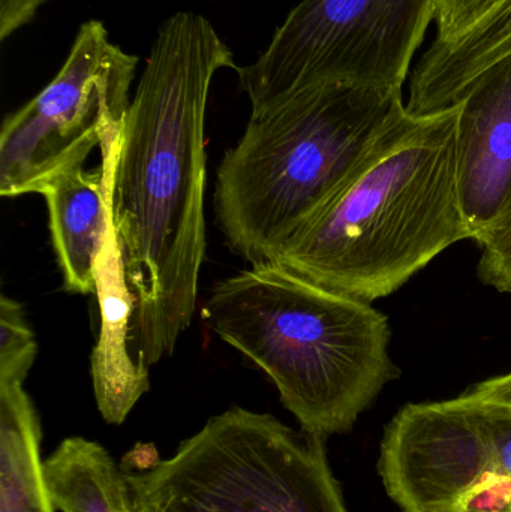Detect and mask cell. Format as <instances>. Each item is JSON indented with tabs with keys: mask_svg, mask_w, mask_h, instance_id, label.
<instances>
[{
	"mask_svg": "<svg viewBox=\"0 0 511 512\" xmlns=\"http://www.w3.org/2000/svg\"><path fill=\"white\" fill-rule=\"evenodd\" d=\"M236 68L204 15L159 26L131 99L111 173L113 225L134 300L131 349L143 369L171 357L197 306L206 255L207 101Z\"/></svg>",
	"mask_w": 511,
	"mask_h": 512,
	"instance_id": "obj_1",
	"label": "cell"
},
{
	"mask_svg": "<svg viewBox=\"0 0 511 512\" xmlns=\"http://www.w3.org/2000/svg\"><path fill=\"white\" fill-rule=\"evenodd\" d=\"M459 110L405 113L276 264L372 303L470 239L456 174Z\"/></svg>",
	"mask_w": 511,
	"mask_h": 512,
	"instance_id": "obj_2",
	"label": "cell"
},
{
	"mask_svg": "<svg viewBox=\"0 0 511 512\" xmlns=\"http://www.w3.org/2000/svg\"><path fill=\"white\" fill-rule=\"evenodd\" d=\"M201 315L269 376L282 405L311 435L350 432L399 376L383 313L276 262L216 283Z\"/></svg>",
	"mask_w": 511,
	"mask_h": 512,
	"instance_id": "obj_3",
	"label": "cell"
},
{
	"mask_svg": "<svg viewBox=\"0 0 511 512\" xmlns=\"http://www.w3.org/2000/svg\"><path fill=\"white\" fill-rule=\"evenodd\" d=\"M405 113L402 90L344 83L314 84L251 107L216 182L228 248L252 265L275 262Z\"/></svg>",
	"mask_w": 511,
	"mask_h": 512,
	"instance_id": "obj_4",
	"label": "cell"
},
{
	"mask_svg": "<svg viewBox=\"0 0 511 512\" xmlns=\"http://www.w3.org/2000/svg\"><path fill=\"white\" fill-rule=\"evenodd\" d=\"M326 438L270 414L228 409L171 459L125 472L134 512H348Z\"/></svg>",
	"mask_w": 511,
	"mask_h": 512,
	"instance_id": "obj_5",
	"label": "cell"
},
{
	"mask_svg": "<svg viewBox=\"0 0 511 512\" xmlns=\"http://www.w3.org/2000/svg\"><path fill=\"white\" fill-rule=\"evenodd\" d=\"M438 0H302L251 65V107L323 83L402 90Z\"/></svg>",
	"mask_w": 511,
	"mask_h": 512,
	"instance_id": "obj_6",
	"label": "cell"
},
{
	"mask_svg": "<svg viewBox=\"0 0 511 512\" xmlns=\"http://www.w3.org/2000/svg\"><path fill=\"white\" fill-rule=\"evenodd\" d=\"M137 66L138 57L111 42L101 21L81 24L56 77L3 122L0 195L42 194L120 134Z\"/></svg>",
	"mask_w": 511,
	"mask_h": 512,
	"instance_id": "obj_7",
	"label": "cell"
},
{
	"mask_svg": "<svg viewBox=\"0 0 511 512\" xmlns=\"http://www.w3.org/2000/svg\"><path fill=\"white\" fill-rule=\"evenodd\" d=\"M380 474L405 512H441L498 474L495 403L465 393L446 402L407 405L381 445Z\"/></svg>",
	"mask_w": 511,
	"mask_h": 512,
	"instance_id": "obj_8",
	"label": "cell"
},
{
	"mask_svg": "<svg viewBox=\"0 0 511 512\" xmlns=\"http://www.w3.org/2000/svg\"><path fill=\"white\" fill-rule=\"evenodd\" d=\"M456 174L471 240L485 248L511 230V54L459 102Z\"/></svg>",
	"mask_w": 511,
	"mask_h": 512,
	"instance_id": "obj_9",
	"label": "cell"
},
{
	"mask_svg": "<svg viewBox=\"0 0 511 512\" xmlns=\"http://www.w3.org/2000/svg\"><path fill=\"white\" fill-rule=\"evenodd\" d=\"M120 134L102 141L98 168H72L54 179L41 194L47 201L51 239L63 283L66 291L74 294H95L96 264L113 221L111 173Z\"/></svg>",
	"mask_w": 511,
	"mask_h": 512,
	"instance_id": "obj_10",
	"label": "cell"
},
{
	"mask_svg": "<svg viewBox=\"0 0 511 512\" xmlns=\"http://www.w3.org/2000/svg\"><path fill=\"white\" fill-rule=\"evenodd\" d=\"M95 294L101 330L92 354L93 391L102 418L119 426L149 390V370L132 355L134 300L113 221L96 264Z\"/></svg>",
	"mask_w": 511,
	"mask_h": 512,
	"instance_id": "obj_11",
	"label": "cell"
},
{
	"mask_svg": "<svg viewBox=\"0 0 511 512\" xmlns=\"http://www.w3.org/2000/svg\"><path fill=\"white\" fill-rule=\"evenodd\" d=\"M510 54L511 0H503L458 41L431 45L414 68L407 113L426 116L455 107L486 69Z\"/></svg>",
	"mask_w": 511,
	"mask_h": 512,
	"instance_id": "obj_12",
	"label": "cell"
},
{
	"mask_svg": "<svg viewBox=\"0 0 511 512\" xmlns=\"http://www.w3.org/2000/svg\"><path fill=\"white\" fill-rule=\"evenodd\" d=\"M41 423L20 382L0 384V512H54L41 460Z\"/></svg>",
	"mask_w": 511,
	"mask_h": 512,
	"instance_id": "obj_13",
	"label": "cell"
},
{
	"mask_svg": "<svg viewBox=\"0 0 511 512\" xmlns=\"http://www.w3.org/2000/svg\"><path fill=\"white\" fill-rule=\"evenodd\" d=\"M42 469L56 510L134 512L125 471L98 442L81 436L63 439Z\"/></svg>",
	"mask_w": 511,
	"mask_h": 512,
	"instance_id": "obj_14",
	"label": "cell"
},
{
	"mask_svg": "<svg viewBox=\"0 0 511 512\" xmlns=\"http://www.w3.org/2000/svg\"><path fill=\"white\" fill-rule=\"evenodd\" d=\"M38 354L33 331L27 324L23 306L2 295L0 300V384H23Z\"/></svg>",
	"mask_w": 511,
	"mask_h": 512,
	"instance_id": "obj_15",
	"label": "cell"
},
{
	"mask_svg": "<svg viewBox=\"0 0 511 512\" xmlns=\"http://www.w3.org/2000/svg\"><path fill=\"white\" fill-rule=\"evenodd\" d=\"M503 0H438V44H452L467 35Z\"/></svg>",
	"mask_w": 511,
	"mask_h": 512,
	"instance_id": "obj_16",
	"label": "cell"
},
{
	"mask_svg": "<svg viewBox=\"0 0 511 512\" xmlns=\"http://www.w3.org/2000/svg\"><path fill=\"white\" fill-rule=\"evenodd\" d=\"M461 512H511V478L491 475L459 501Z\"/></svg>",
	"mask_w": 511,
	"mask_h": 512,
	"instance_id": "obj_17",
	"label": "cell"
},
{
	"mask_svg": "<svg viewBox=\"0 0 511 512\" xmlns=\"http://www.w3.org/2000/svg\"><path fill=\"white\" fill-rule=\"evenodd\" d=\"M479 276L486 285L501 292H511V230L485 246Z\"/></svg>",
	"mask_w": 511,
	"mask_h": 512,
	"instance_id": "obj_18",
	"label": "cell"
},
{
	"mask_svg": "<svg viewBox=\"0 0 511 512\" xmlns=\"http://www.w3.org/2000/svg\"><path fill=\"white\" fill-rule=\"evenodd\" d=\"M47 0H0V39L17 32L35 17Z\"/></svg>",
	"mask_w": 511,
	"mask_h": 512,
	"instance_id": "obj_19",
	"label": "cell"
},
{
	"mask_svg": "<svg viewBox=\"0 0 511 512\" xmlns=\"http://www.w3.org/2000/svg\"><path fill=\"white\" fill-rule=\"evenodd\" d=\"M470 396L511 406V373L480 382L467 391Z\"/></svg>",
	"mask_w": 511,
	"mask_h": 512,
	"instance_id": "obj_20",
	"label": "cell"
},
{
	"mask_svg": "<svg viewBox=\"0 0 511 512\" xmlns=\"http://www.w3.org/2000/svg\"><path fill=\"white\" fill-rule=\"evenodd\" d=\"M158 451L153 445H137L135 450L126 454L120 463V468L125 472H144L152 469L159 462Z\"/></svg>",
	"mask_w": 511,
	"mask_h": 512,
	"instance_id": "obj_21",
	"label": "cell"
},
{
	"mask_svg": "<svg viewBox=\"0 0 511 512\" xmlns=\"http://www.w3.org/2000/svg\"><path fill=\"white\" fill-rule=\"evenodd\" d=\"M441 512H461V511H459L458 508H452V510L441 511Z\"/></svg>",
	"mask_w": 511,
	"mask_h": 512,
	"instance_id": "obj_22",
	"label": "cell"
}]
</instances>
